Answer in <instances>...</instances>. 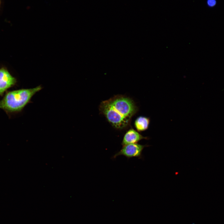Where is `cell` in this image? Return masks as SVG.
<instances>
[{
  "label": "cell",
  "mask_w": 224,
  "mask_h": 224,
  "mask_svg": "<svg viewBox=\"0 0 224 224\" xmlns=\"http://www.w3.org/2000/svg\"><path fill=\"white\" fill-rule=\"evenodd\" d=\"M148 139V137L143 136L138 131L133 128H131L124 135L121 145L123 146L128 144L137 143L143 139Z\"/></svg>",
  "instance_id": "5"
},
{
  "label": "cell",
  "mask_w": 224,
  "mask_h": 224,
  "mask_svg": "<svg viewBox=\"0 0 224 224\" xmlns=\"http://www.w3.org/2000/svg\"><path fill=\"white\" fill-rule=\"evenodd\" d=\"M149 146L142 145L138 143H132L123 146L119 151L116 153L112 157L115 159L119 156H123L128 159L133 157L142 158V151L146 147Z\"/></svg>",
  "instance_id": "3"
},
{
  "label": "cell",
  "mask_w": 224,
  "mask_h": 224,
  "mask_svg": "<svg viewBox=\"0 0 224 224\" xmlns=\"http://www.w3.org/2000/svg\"><path fill=\"white\" fill-rule=\"evenodd\" d=\"M40 86L31 89H22L6 92L0 100V108L7 114L21 111L32 97L42 89Z\"/></svg>",
  "instance_id": "2"
},
{
  "label": "cell",
  "mask_w": 224,
  "mask_h": 224,
  "mask_svg": "<svg viewBox=\"0 0 224 224\" xmlns=\"http://www.w3.org/2000/svg\"><path fill=\"white\" fill-rule=\"evenodd\" d=\"M99 111L115 128L123 129L129 126L131 119L138 111V107L130 98L117 95L102 101Z\"/></svg>",
  "instance_id": "1"
},
{
  "label": "cell",
  "mask_w": 224,
  "mask_h": 224,
  "mask_svg": "<svg viewBox=\"0 0 224 224\" xmlns=\"http://www.w3.org/2000/svg\"><path fill=\"white\" fill-rule=\"evenodd\" d=\"M16 79L4 68L0 69V96H2L9 88L14 86Z\"/></svg>",
  "instance_id": "4"
},
{
  "label": "cell",
  "mask_w": 224,
  "mask_h": 224,
  "mask_svg": "<svg viewBox=\"0 0 224 224\" xmlns=\"http://www.w3.org/2000/svg\"><path fill=\"white\" fill-rule=\"evenodd\" d=\"M206 4L208 7H214L217 5V0H207Z\"/></svg>",
  "instance_id": "7"
},
{
  "label": "cell",
  "mask_w": 224,
  "mask_h": 224,
  "mask_svg": "<svg viewBox=\"0 0 224 224\" xmlns=\"http://www.w3.org/2000/svg\"><path fill=\"white\" fill-rule=\"evenodd\" d=\"M0 5H1V0H0Z\"/></svg>",
  "instance_id": "8"
},
{
  "label": "cell",
  "mask_w": 224,
  "mask_h": 224,
  "mask_svg": "<svg viewBox=\"0 0 224 224\" xmlns=\"http://www.w3.org/2000/svg\"><path fill=\"white\" fill-rule=\"evenodd\" d=\"M150 119L148 117L143 116L138 117L134 122V126L138 132L145 131L148 128Z\"/></svg>",
  "instance_id": "6"
}]
</instances>
